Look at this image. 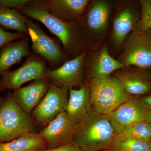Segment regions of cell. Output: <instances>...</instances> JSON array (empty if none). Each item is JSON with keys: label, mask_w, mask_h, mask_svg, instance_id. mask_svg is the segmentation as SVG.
Wrapping results in <instances>:
<instances>
[{"label": "cell", "mask_w": 151, "mask_h": 151, "mask_svg": "<svg viewBox=\"0 0 151 151\" xmlns=\"http://www.w3.org/2000/svg\"><path fill=\"white\" fill-rule=\"evenodd\" d=\"M50 13L68 22H78L87 8L89 0H45Z\"/></svg>", "instance_id": "obj_16"}, {"label": "cell", "mask_w": 151, "mask_h": 151, "mask_svg": "<svg viewBox=\"0 0 151 151\" xmlns=\"http://www.w3.org/2000/svg\"><path fill=\"white\" fill-rule=\"evenodd\" d=\"M134 9L129 4L122 5L117 10L113 20L112 39L114 46L122 47L128 35L133 31L138 22Z\"/></svg>", "instance_id": "obj_15"}, {"label": "cell", "mask_w": 151, "mask_h": 151, "mask_svg": "<svg viewBox=\"0 0 151 151\" xmlns=\"http://www.w3.org/2000/svg\"><path fill=\"white\" fill-rule=\"evenodd\" d=\"M29 0H0V6L19 11L26 5Z\"/></svg>", "instance_id": "obj_26"}, {"label": "cell", "mask_w": 151, "mask_h": 151, "mask_svg": "<svg viewBox=\"0 0 151 151\" xmlns=\"http://www.w3.org/2000/svg\"><path fill=\"white\" fill-rule=\"evenodd\" d=\"M47 149L39 133H27L6 142L0 143V151H39Z\"/></svg>", "instance_id": "obj_20"}, {"label": "cell", "mask_w": 151, "mask_h": 151, "mask_svg": "<svg viewBox=\"0 0 151 151\" xmlns=\"http://www.w3.org/2000/svg\"><path fill=\"white\" fill-rule=\"evenodd\" d=\"M31 115L20 108L12 92L2 97L0 104V143L14 139L27 133H37Z\"/></svg>", "instance_id": "obj_3"}, {"label": "cell", "mask_w": 151, "mask_h": 151, "mask_svg": "<svg viewBox=\"0 0 151 151\" xmlns=\"http://www.w3.org/2000/svg\"><path fill=\"white\" fill-rule=\"evenodd\" d=\"M132 137L151 141V125L145 121L133 125L117 134L116 138Z\"/></svg>", "instance_id": "obj_23"}, {"label": "cell", "mask_w": 151, "mask_h": 151, "mask_svg": "<svg viewBox=\"0 0 151 151\" xmlns=\"http://www.w3.org/2000/svg\"><path fill=\"white\" fill-rule=\"evenodd\" d=\"M28 35L19 40L12 42L0 49V76L10 68L19 63L24 57L31 54Z\"/></svg>", "instance_id": "obj_18"}, {"label": "cell", "mask_w": 151, "mask_h": 151, "mask_svg": "<svg viewBox=\"0 0 151 151\" xmlns=\"http://www.w3.org/2000/svg\"><path fill=\"white\" fill-rule=\"evenodd\" d=\"M142 33L143 34L146 39L148 42L149 43H150L151 46V29L145 32Z\"/></svg>", "instance_id": "obj_29"}, {"label": "cell", "mask_w": 151, "mask_h": 151, "mask_svg": "<svg viewBox=\"0 0 151 151\" xmlns=\"http://www.w3.org/2000/svg\"><path fill=\"white\" fill-rule=\"evenodd\" d=\"M27 35L22 33L9 32L0 26V49L10 42L22 39Z\"/></svg>", "instance_id": "obj_25"}, {"label": "cell", "mask_w": 151, "mask_h": 151, "mask_svg": "<svg viewBox=\"0 0 151 151\" xmlns=\"http://www.w3.org/2000/svg\"><path fill=\"white\" fill-rule=\"evenodd\" d=\"M145 121L151 125V110H149L146 113Z\"/></svg>", "instance_id": "obj_30"}, {"label": "cell", "mask_w": 151, "mask_h": 151, "mask_svg": "<svg viewBox=\"0 0 151 151\" xmlns=\"http://www.w3.org/2000/svg\"><path fill=\"white\" fill-rule=\"evenodd\" d=\"M19 12L44 25L59 40L63 51L70 59L86 50L78 22H68L53 16L49 12L45 0H29Z\"/></svg>", "instance_id": "obj_1"}, {"label": "cell", "mask_w": 151, "mask_h": 151, "mask_svg": "<svg viewBox=\"0 0 151 151\" xmlns=\"http://www.w3.org/2000/svg\"><path fill=\"white\" fill-rule=\"evenodd\" d=\"M50 84L47 78L35 80L27 86L14 90L13 96L20 108L31 115L48 91Z\"/></svg>", "instance_id": "obj_14"}, {"label": "cell", "mask_w": 151, "mask_h": 151, "mask_svg": "<svg viewBox=\"0 0 151 151\" xmlns=\"http://www.w3.org/2000/svg\"><path fill=\"white\" fill-rule=\"evenodd\" d=\"M39 151H81L75 144L72 142L52 149H46Z\"/></svg>", "instance_id": "obj_27"}, {"label": "cell", "mask_w": 151, "mask_h": 151, "mask_svg": "<svg viewBox=\"0 0 151 151\" xmlns=\"http://www.w3.org/2000/svg\"><path fill=\"white\" fill-rule=\"evenodd\" d=\"M124 67L131 65L141 69L151 68V46L142 33L133 32L126 39L119 60Z\"/></svg>", "instance_id": "obj_10"}, {"label": "cell", "mask_w": 151, "mask_h": 151, "mask_svg": "<svg viewBox=\"0 0 151 151\" xmlns=\"http://www.w3.org/2000/svg\"><path fill=\"white\" fill-rule=\"evenodd\" d=\"M113 146L121 151H151V141L134 138H116Z\"/></svg>", "instance_id": "obj_22"}, {"label": "cell", "mask_w": 151, "mask_h": 151, "mask_svg": "<svg viewBox=\"0 0 151 151\" xmlns=\"http://www.w3.org/2000/svg\"><path fill=\"white\" fill-rule=\"evenodd\" d=\"M140 3L141 17L133 32L143 33L151 29V0H141Z\"/></svg>", "instance_id": "obj_24"}, {"label": "cell", "mask_w": 151, "mask_h": 151, "mask_svg": "<svg viewBox=\"0 0 151 151\" xmlns=\"http://www.w3.org/2000/svg\"><path fill=\"white\" fill-rule=\"evenodd\" d=\"M27 26L32 42V53L42 57L50 69L58 68L69 60L70 58L64 52L57 40L47 35L37 23L28 18Z\"/></svg>", "instance_id": "obj_6"}, {"label": "cell", "mask_w": 151, "mask_h": 151, "mask_svg": "<svg viewBox=\"0 0 151 151\" xmlns=\"http://www.w3.org/2000/svg\"><path fill=\"white\" fill-rule=\"evenodd\" d=\"M2 96H0V104H1V100Z\"/></svg>", "instance_id": "obj_33"}, {"label": "cell", "mask_w": 151, "mask_h": 151, "mask_svg": "<svg viewBox=\"0 0 151 151\" xmlns=\"http://www.w3.org/2000/svg\"><path fill=\"white\" fill-rule=\"evenodd\" d=\"M112 8L104 0L90 1L78 23L86 48L91 47L94 37H101L109 26Z\"/></svg>", "instance_id": "obj_5"}, {"label": "cell", "mask_w": 151, "mask_h": 151, "mask_svg": "<svg viewBox=\"0 0 151 151\" xmlns=\"http://www.w3.org/2000/svg\"><path fill=\"white\" fill-rule=\"evenodd\" d=\"M47 63L40 55L34 54L27 57L23 64L16 70H8L0 78V91L15 90L29 81L46 78Z\"/></svg>", "instance_id": "obj_7"}, {"label": "cell", "mask_w": 151, "mask_h": 151, "mask_svg": "<svg viewBox=\"0 0 151 151\" xmlns=\"http://www.w3.org/2000/svg\"><path fill=\"white\" fill-rule=\"evenodd\" d=\"M87 50L69 59L58 68H48L46 78L50 83L69 89L81 87L86 80Z\"/></svg>", "instance_id": "obj_8"}, {"label": "cell", "mask_w": 151, "mask_h": 151, "mask_svg": "<svg viewBox=\"0 0 151 151\" xmlns=\"http://www.w3.org/2000/svg\"><path fill=\"white\" fill-rule=\"evenodd\" d=\"M146 76H147V78L149 81H150L151 83V73H149V74L146 75Z\"/></svg>", "instance_id": "obj_32"}, {"label": "cell", "mask_w": 151, "mask_h": 151, "mask_svg": "<svg viewBox=\"0 0 151 151\" xmlns=\"http://www.w3.org/2000/svg\"><path fill=\"white\" fill-rule=\"evenodd\" d=\"M68 89L50 83L48 91L31 114L35 123L47 124L60 113L65 111Z\"/></svg>", "instance_id": "obj_9"}, {"label": "cell", "mask_w": 151, "mask_h": 151, "mask_svg": "<svg viewBox=\"0 0 151 151\" xmlns=\"http://www.w3.org/2000/svg\"><path fill=\"white\" fill-rule=\"evenodd\" d=\"M124 67L119 60L110 55L107 47L103 46L92 57L88 65L86 64V81L96 77L111 75Z\"/></svg>", "instance_id": "obj_17"}, {"label": "cell", "mask_w": 151, "mask_h": 151, "mask_svg": "<svg viewBox=\"0 0 151 151\" xmlns=\"http://www.w3.org/2000/svg\"><path fill=\"white\" fill-rule=\"evenodd\" d=\"M90 89L93 111L108 115L132 97L114 76L96 77L86 81Z\"/></svg>", "instance_id": "obj_4"}, {"label": "cell", "mask_w": 151, "mask_h": 151, "mask_svg": "<svg viewBox=\"0 0 151 151\" xmlns=\"http://www.w3.org/2000/svg\"><path fill=\"white\" fill-rule=\"evenodd\" d=\"M140 99L148 110H151V94L141 97Z\"/></svg>", "instance_id": "obj_28"}, {"label": "cell", "mask_w": 151, "mask_h": 151, "mask_svg": "<svg viewBox=\"0 0 151 151\" xmlns=\"http://www.w3.org/2000/svg\"><path fill=\"white\" fill-rule=\"evenodd\" d=\"M76 126L65 111L60 113L39 132L46 144L52 149L73 142Z\"/></svg>", "instance_id": "obj_12"}, {"label": "cell", "mask_w": 151, "mask_h": 151, "mask_svg": "<svg viewBox=\"0 0 151 151\" xmlns=\"http://www.w3.org/2000/svg\"><path fill=\"white\" fill-rule=\"evenodd\" d=\"M148 110L140 98L131 97L108 116L117 134L133 125L145 121L146 113Z\"/></svg>", "instance_id": "obj_11"}, {"label": "cell", "mask_w": 151, "mask_h": 151, "mask_svg": "<svg viewBox=\"0 0 151 151\" xmlns=\"http://www.w3.org/2000/svg\"><path fill=\"white\" fill-rule=\"evenodd\" d=\"M99 151H121L118 150V149L116 148L115 147L112 146V147H110L108 148L104 149V150H101Z\"/></svg>", "instance_id": "obj_31"}, {"label": "cell", "mask_w": 151, "mask_h": 151, "mask_svg": "<svg viewBox=\"0 0 151 151\" xmlns=\"http://www.w3.org/2000/svg\"><path fill=\"white\" fill-rule=\"evenodd\" d=\"M27 18L19 11L0 6V26L28 35Z\"/></svg>", "instance_id": "obj_21"}, {"label": "cell", "mask_w": 151, "mask_h": 151, "mask_svg": "<svg viewBox=\"0 0 151 151\" xmlns=\"http://www.w3.org/2000/svg\"><path fill=\"white\" fill-rule=\"evenodd\" d=\"M114 76L121 83L125 91L131 95H144L151 92V83L146 75L137 71L121 70Z\"/></svg>", "instance_id": "obj_19"}, {"label": "cell", "mask_w": 151, "mask_h": 151, "mask_svg": "<svg viewBox=\"0 0 151 151\" xmlns=\"http://www.w3.org/2000/svg\"><path fill=\"white\" fill-rule=\"evenodd\" d=\"M116 135L108 115L93 111L76 127L73 143L81 151H99L113 146Z\"/></svg>", "instance_id": "obj_2"}, {"label": "cell", "mask_w": 151, "mask_h": 151, "mask_svg": "<svg viewBox=\"0 0 151 151\" xmlns=\"http://www.w3.org/2000/svg\"><path fill=\"white\" fill-rule=\"evenodd\" d=\"M68 92L65 112L77 127L94 111L91 105L89 84L86 81L78 89H69Z\"/></svg>", "instance_id": "obj_13"}]
</instances>
